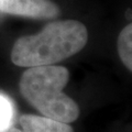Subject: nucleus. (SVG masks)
Listing matches in <instances>:
<instances>
[{"label":"nucleus","instance_id":"1","mask_svg":"<svg viewBox=\"0 0 132 132\" xmlns=\"http://www.w3.org/2000/svg\"><path fill=\"white\" fill-rule=\"evenodd\" d=\"M88 41L86 27L76 20L46 24L40 33L24 35L14 42L11 62L20 67L56 65L80 52Z\"/></svg>","mask_w":132,"mask_h":132},{"label":"nucleus","instance_id":"2","mask_svg":"<svg viewBox=\"0 0 132 132\" xmlns=\"http://www.w3.org/2000/svg\"><path fill=\"white\" fill-rule=\"evenodd\" d=\"M69 79L68 69L59 65L29 67L21 75L22 97L44 117L71 123L79 117V107L63 89Z\"/></svg>","mask_w":132,"mask_h":132},{"label":"nucleus","instance_id":"3","mask_svg":"<svg viewBox=\"0 0 132 132\" xmlns=\"http://www.w3.org/2000/svg\"><path fill=\"white\" fill-rule=\"evenodd\" d=\"M0 12L31 19H54L60 7L51 0H0Z\"/></svg>","mask_w":132,"mask_h":132},{"label":"nucleus","instance_id":"4","mask_svg":"<svg viewBox=\"0 0 132 132\" xmlns=\"http://www.w3.org/2000/svg\"><path fill=\"white\" fill-rule=\"evenodd\" d=\"M7 132H74V129L68 123L44 116L22 114L18 120V127H12Z\"/></svg>","mask_w":132,"mask_h":132},{"label":"nucleus","instance_id":"5","mask_svg":"<svg viewBox=\"0 0 132 132\" xmlns=\"http://www.w3.org/2000/svg\"><path fill=\"white\" fill-rule=\"evenodd\" d=\"M118 54L122 63L132 71V24L129 23L122 29L118 36Z\"/></svg>","mask_w":132,"mask_h":132},{"label":"nucleus","instance_id":"6","mask_svg":"<svg viewBox=\"0 0 132 132\" xmlns=\"http://www.w3.org/2000/svg\"><path fill=\"white\" fill-rule=\"evenodd\" d=\"M12 118V106L10 101L0 95V132L6 131L10 126Z\"/></svg>","mask_w":132,"mask_h":132}]
</instances>
